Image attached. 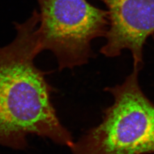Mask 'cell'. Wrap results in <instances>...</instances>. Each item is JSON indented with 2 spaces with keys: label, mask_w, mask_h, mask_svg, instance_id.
<instances>
[{
  "label": "cell",
  "mask_w": 154,
  "mask_h": 154,
  "mask_svg": "<svg viewBox=\"0 0 154 154\" xmlns=\"http://www.w3.org/2000/svg\"><path fill=\"white\" fill-rule=\"evenodd\" d=\"M38 23L35 10L25 21L14 22L15 38L0 47V143L23 148L28 135L35 134L71 148L73 137L51 102L54 88L34 63L41 53Z\"/></svg>",
  "instance_id": "cell-1"
},
{
  "label": "cell",
  "mask_w": 154,
  "mask_h": 154,
  "mask_svg": "<svg viewBox=\"0 0 154 154\" xmlns=\"http://www.w3.org/2000/svg\"><path fill=\"white\" fill-rule=\"evenodd\" d=\"M140 70L134 67L122 84L106 88L114 103L98 126L74 142L73 154L154 153V103L141 88Z\"/></svg>",
  "instance_id": "cell-2"
},
{
  "label": "cell",
  "mask_w": 154,
  "mask_h": 154,
  "mask_svg": "<svg viewBox=\"0 0 154 154\" xmlns=\"http://www.w3.org/2000/svg\"><path fill=\"white\" fill-rule=\"evenodd\" d=\"M40 8L37 27L40 51H51L59 69H73L93 57L91 42L105 37L109 14L87 0H37Z\"/></svg>",
  "instance_id": "cell-3"
},
{
  "label": "cell",
  "mask_w": 154,
  "mask_h": 154,
  "mask_svg": "<svg viewBox=\"0 0 154 154\" xmlns=\"http://www.w3.org/2000/svg\"><path fill=\"white\" fill-rule=\"evenodd\" d=\"M107 8L109 28L100 53L116 57L131 52L134 67L143 66V48L154 33V0H100Z\"/></svg>",
  "instance_id": "cell-4"
}]
</instances>
